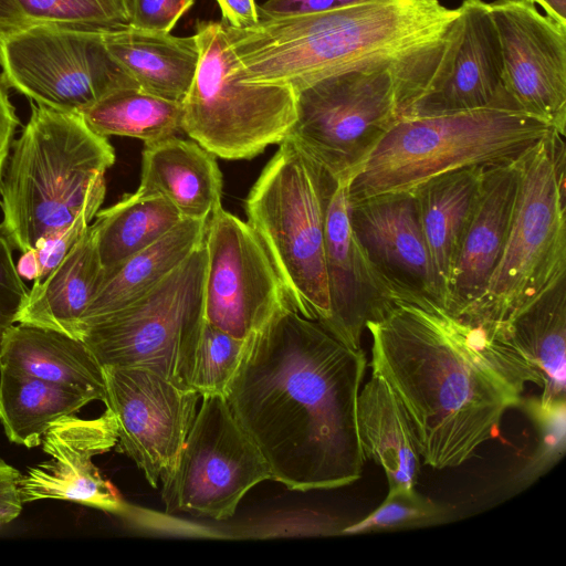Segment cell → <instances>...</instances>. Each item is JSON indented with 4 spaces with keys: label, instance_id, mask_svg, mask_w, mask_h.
<instances>
[{
    "label": "cell",
    "instance_id": "21",
    "mask_svg": "<svg viewBox=\"0 0 566 566\" xmlns=\"http://www.w3.org/2000/svg\"><path fill=\"white\" fill-rule=\"evenodd\" d=\"M486 167L473 166L449 171L410 190L417 201L439 302L443 307Z\"/></svg>",
    "mask_w": 566,
    "mask_h": 566
},
{
    "label": "cell",
    "instance_id": "4",
    "mask_svg": "<svg viewBox=\"0 0 566 566\" xmlns=\"http://www.w3.org/2000/svg\"><path fill=\"white\" fill-rule=\"evenodd\" d=\"M11 148L0 186V232L11 248L25 252L66 229L93 198L105 195L115 151L81 114L34 103Z\"/></svg>",
    "mask_w": 566,
    "mask_h": 566
},
{
    "label": "cell",
    "instance_id": "42",
    "mask_svg": "<svg viewBox=\"0 0 566 566\" xmlns=\"http://www.w3.org/2000/svg\"><path fill=\"white\" fill-rule=\"evenodd\" d=\"M223 22L230 27L245 29L260 21L254 0H217Z\"/></svg>",
    "mask_w": 566,
    "mask_h": 566
},
{
    "label": "cell",
    "instance_id": "33",
    "mask_svg": "<svg viewBox=\"0 0 566 566\" xmlns=\"http://www.w3.org/2000/svg\"><path fill=\"white\" fill-rule=\"evenodd\" d=\"M250 338H237L205 319L189 387L200 397L223 395L235 375Z\"/></svg>",
    "mask_w": 566,
    "mask_h": 566
},
{
    "label": "cell",
    "instance_id": "30",
    "mask_svg": "<svg viewBox=\"0 0 566 566\" xmlns=\"http://www.w3.org/2000/svg\"><path fill=\"white\" fill-rule=\"evenodd\" d=\"M95 218L91 228L102 272L150 245L184 219L165 197L139 189L98 210Z\"/></svg>",
    "mask_w": 566,
    "mask_h": 566
},
{
    "label": "cell",
    "instance_id": "38",
    "mask_svg": "<svg viewBox=\"0 0 566 566\" xmlns=\"http://www.w3.org/2000/svg\"><path fill=\"white\" fill-rule=\"evenodd\" d=\"M193 0H128L130 27L170 32Z\"/></svg>",
    "mask_w": 566,
    "mask_h": 566
},
{
    "label": "cell",
    "instance_id": "36",
    "mask_svg": "<svg viewBox=\"0 0 566 566\" xmlns=\"http://www.w3.org/2000/svg\"><path fill=\"white\" fill-rule=\"evenodd\" d=\"M104 197L105 195H99L93 198L66 229L43 240L34 249L39 263V275L33 283L43 281L81 239L98 212Z\"/></svg>",
    "mask_w": 566,
    "mask_h": 566
},
{
    "label": "cell",
    "instance_id": "40",
    "mask_svg": "<svg viewBox=\"0 0 566 566\" xmlns=\"http://www.w3.org/2000/svg\"><path fill=\"white\" fill-rule=\"evenodd\" d=\"M21 472L0 459V524L19 516L22 501L19 493Z\"/></svg>",
    "mask_w": 566,
    "mask_h": 566
},
{
    "label": "cell",
    "instance_id": "3",
    "mask_svg": "<svg viewBox=\"0 0 566 566\" xmlns=\"http://www.w3.org/2000/svg\"><path fill=\"white\" fill-rule=\"evenodd\" d=\"M458 14V8L439 0H364L333 11L260 19L245 29L222 24L241 81L296 93L358 66L437 54Z\"/></svg>",
    "mask_w": 566,
    "mask_h": 566
},
{
    "label": "cell",
    "instance_id": "41",
    "mask_svg": "<svg viewBox=\"0 0 566 566\" xmlns=\"http://www.w3.org/2000/svg\"><path fill=\"white\" fill-rule=\"evenodd\" d=\"M19 123L14 107L9 101L3 84L0 81V186Z\"/></svg>",
    "mask_w": 566,
    "mask_h": 566
},
{
    "label": "cell",
    "instance_id": "31",
    "mask_svg": "<svg viewBox=\"0 0 566 566\" xmlns=\"http://www.w3.org/2000/svg\"><path fill=\"white\" fill-rule=\"evenodd\" d=\"M81 115L101 136L133 137L145 144L182 130L181 103L153 95L138 85L112 92Z\"/></svg>",
    "mask_w": 566,
    "mask_h": 566
},
{
    "label": "cell",
    "instance_id": "20",
    "mask_svg": "<svg viewBox=\"0 0 566 566\" xmlns=\"http://www.w3.org/2000/svg\"><path fill=\"white\" fill-rule=\"evenodd\" d=\"M517 188V160L485 168L444 307L451 314L459 316L483 292L492 275L510 231Z\"/></svg>",
    "mask_w": 566,
    "mask_h": 566
},
{
    "label": "cell",
    "instance_id": "32",
    "mask_svg": "<svg viewBox=\"0 0 566 566\" xmlns=\"http://www.w3.org/2000/svg\"><path fill=\"white\" fill-rule=\"evenodd\" d=\"M40 25L98 33L128 29V0H0V40Z\"/></svg>",
    "mask_w": 566,
    "mask_h": 566
},
{
    "label": "cell",
    "instance_id": "6",
    "mask_svg": "<svg viewBox=\"0 0 566 566\" xmlns=\"http://www.w3.org/2000/svg\"><path fill=\"white\" fill-rule=\"evenodd\" d=\"M555 129L517 108L399 118L346 187L348 203L410 191L458 169L517 160Z\"/></svg>",
    "mask_w": 566,
    "mask_h": 566
},
{
    "label": "cell",
    "instance_id": "34",
    "mask_svg": "<svg viewBox=\"0 0 566 566\" xmlns=\"http://www.w3.org/2000/svg\"><path fill=\"white\" fill-rule=\"evenodd\" d=\"M452 509L417 490L388 493L384 502L364 518L342 527L339 534H366L412 530L446 523Z\"/></svg>",
    "mask_w": 566,
    "mask_h": 566
},
{
    "label": "cell",
    "instance_id": "25",
    "mask_svg": "<svg viewBox=\"0 0 566 566\" xmlns=\"http://www.w3.org/2000/svg\"><path fill=\"white\" fill-rule=\"evenodd\" d=\"M102 273L91 224L57 266L33 283L15 316V323L54 329L82 337V317Z\"/></svg>",
    "mask_w": 566,
    "mask_h": 566
},
{
    "label": "cell",
    "instance_id": "14",
    "mask_svg": "<svg viewBox=\"0 0 566 566\" xmlns=\"http://www.w3.org/2000/svg\"><path fill=\"white\" fill-rule=\"evenodd\" d=\"M105 405L116 420L117 444L153 488L174 468L200 396L150 370L103 367Z\"/></svg>",
    "mask_w": 566,
    "mask_h": 566
},
{
    "label": "cell",
    "instance_id": "39",
    "mask_svg": "<svg viewBox=\"0 0 566 566\" xmlns=\"http://www.w3.org/2000/svg\"><path fill=\"white\" fill-rule=\"evenodd\" d=\"M364 0H266L258 7L260 19L319 13L356 4Z\"/></svg>",
    "mask_w": 566,
    "mask_h": 566
},
{
    "label": "cell",
    "instance_id": "13",
    "mask_svg": "<svg viewBox=\"0 0 566 566\" xmlns=\"http://www.w3.org/2000/svg\"><path fill=\"white\" fill-rule=\"evenodd\" d=\"M205 247L207 322L247 339L289 305L276 270L248 222L220 206L208 220Z\"/></svg>",
    "mask_w": 566,
    "mask_h": 566
},
{
    "label": "cell",
    "instance_id": "35",
    "mask_svg": "<svg viewBox=\"0 0 566 566\" xmlns=\"http://www.w3.org/2000/svg\"><path fill=\"white\" fill-rule=\"evenodd\" d=\"M520 407L537 431L535 452L516 476L526 486L548 472L566 451V398L542 401L539 397L522 399Z\"/></svg>",
    "mask_w": 566,
    "mask_h": 566
},
{
    "label": "cell",
    "instance_id": "15",
    "mask_svg": "<svg viewBox=\"0 0 566 566\" xmlns=\"http://www.w3.org/2000/svg\"><path fill=\"white\" fill-rule=\"evenodd\" d=\"M488 6L506 93L518 109L565 136L566 25L527 0H494Z\"/></svg>",
    "mask_w": 566,
    "mask_h": 566
},
{
    "label": "cell",
    "instance_id": "7",
    "mask_svg": "<svg viewBox=\"0 0 566 566\" xmlns=\"http://www.w3.org/2000/svg\"><path fill=\"white\" fill-rule=\"evenodd\" d=\"M556 130L517 159L510 231L483 292L458 316L502 342L510 322L566 275L565 142Z\"/></svg>",
    "mask_w": 566,
    "mask_h": 566
},
{
    "label": "cell",
    "instance_id": "17",
    "mask_svg": "<svg viewBox=\"0 0 566 566\" xmlns=\"http://www.w3.org/2000/svg\"><path fill=\"white\" fill-rule=\"evenodd\" d=\"M41 444L50 458L21 475L19 493L23 504L51 499L114 514L127 512L119 492L92 461L117 444V424L108 408L94 419L74 415L59 419L43 434Z\"/></svg>",
    "mask_w": 566,
    "mask_h": 566
},
{
    "label": "cell",
    "instance_id": "2",
    "mask_svg": "<svg viewBox=\"0 0 566 566\" xmlns=\"http://www.w3.org/2000/svg\"><path fill=\"white\" fill-rule=\"evenodd\" d=\"M370 367L400 402L424 464L442 470L470 460L500 433L539 374L509 344L451 314L434 298L392 293L366 323Z\"/></svg>",
    "mask_w": 566,
    "mask_h": 566
},
{
    "label": "cell",
    "instance_id": "10",
    "mask_svg": "<svg viewBox=\"0 0 566 566\" xmlns=\"http://www.w3.org/2000/svg\"><path fill=\"white\" fill-rule=\"evenodd\" d=\"M205 243L127 306L85 326L81 339L102 367H137L190 388L205 322Z\"/></svg>",
    "mask_w": 566,
    "mask_h": 566
},
{
    "label": "cell",
    "instance_id": "37",
    "mask_svg": "<svg viewBox=\"0 0 566 566\" xmlns=\"http://www.w3.org/2000/svg\"><path fill=\"white\" fill-rule=\"evenodd\" d=\"M28 292L13 262L11 245L0 232V346L6 332L15 324Z\"/></svg>",
    "mask_w": 566,
    "mask_h": 566
},
{
    "label": "cell",
    "instance_id": "44",
    "mask_svg": "<svg viewBox=\"0 0 566 566\" xmlns=\"http://www.w3.org/2000/svg\"><path fill=\"white\" fill-rule=\"evenodd\" d=\"M553 20L566 25V0H527Z\"/></svg>",
    "mask_w": 566,
    "mask_h": 566
},
{
    "label": "cell",
    "instance_id": "26",
    "mask_svg": "<svg viewBox=\"0 0 566 566\" xmlns=\"http://www.w3.org/2000/svg\"><path fill=\"white\" fill-rule=\"evenodd\" d=\"M102 36L111 56L142 90L172 102L184 101L199 60L195 34L176 36L128 28Z\"/></svg>",
    "mask_w": 566,
    "mask_h": 566
},
{
    "label": "cell",
    "instance_id": "27",
    "mask_svg": "<svg viewBox=\"0 0 566 566\" xmlns=\"http://www.w3.org/2000/svg\"><path fill=\"white\" fill-rule=\"evenodd\" d=\"M356 422L363 454L384 470L388 493L416 490L420 455L412 429L381 377L371 375L359 391Z\"/></svg>",
    "mask_w": 566,
    "mask_h": 566
},
{
    "label": "cell",
    "instance_id": "12",
    "mask_svg": "<svg viewBox=\"0 0 566 566\" xmlns=\"http://www.w3.org/2000/svg\"><path fill=\"white\" fill-rule=\"evenodd\" d=\"M2 83L36 105L82 114L112 92L137 85L102 33L33 27L0 40Z\"/></svg>",
    "mask_w": 566,
    "mask_h": 566
},
{
    "label": "cell",
    "instance_id": "8",
    "mask_svg": "<svg viewBox=\"0 0 566 566\" xmlns=\"http://www.w3.org/2000/svg\"><path fill=\"white\" fill-rule=\"evenodd\" d=\"M337 184L285 138L244 203L247 222L268 252L289 306L322 326L331 315L325 217Z\"/></svg>",
    "mask_w": 566,
    "mask_h": 566
},
{
    "label": "cell",
    "instance_id": "11",
    "mask_svg": "<svg viewBox=\"0 0 566 566\" xmlns=\"http://www.w3.org/2000/svg\"><path fill=\"white\" fill-rule=\"evenodd\" d=\"M200 398L179 458L160 478L161 499L167 513L222 521L235 513L253 486L272 475L226 397Z\"/></svg>",
    "mask_w": 566,
    "mask_h": 566
},
{
    "label": "cell",
    "instance_id": "19",
    "mask_svg": "<svg viewBox=\"0 0 566 566\" xmlns=\"http://www.w3.org/2000/svg\"><path fill=\"white\" fill-rule=\"evenodd\" d=\"M346 187L336 185L326 208L325 266L331 315L323 327L343 344L358 349L366 323L384 314L392 293L353 233Z\"/></svg>",
    "mask_w": 566,
    "mask_h": 566
},
{
    "label": "cell",
    "instance_id": "18",
    "mask_svg": "<svg viewBox=\"0 0 566 566\" xmlns=\"http://www.w3.org/2000/svg\"><path fill=\"white\" fill-rule=\"evenodd\" d=\"M348 218L368 262L391 293L421 294L439 302L412 191L384 193L348 203Z\"/></svg>",
    "mask_w": 566,
    "mask_h": 566
},
{
    "label": "cell",
    "instance_id": "1",
    "mask_svg": "<svg viewBox=\"0 0 566 566\" xmlns=\"http://www.w3.org/2000/svg\"><path fill=\"white\" fill-rule=\"evenodd\" d=\"M366 367L361 348L289 305L250 337L224 397L272 480L304 492L361 478L356 407Z\"/></svg>",
    "mask_w": 566,
    "mask_h": 566
},
{
    "label": "cell",
    "instance_id": "29",
    "mask_svg": "<svg viewBox=\"0 0 566 566\" xmlns=\"http://www.w3.org/2000/svg\"><path fill=\"white\" fill-rule=\"evenodd\" d=\"M93 400L91 391L28 375L1 370L0 421L8 439L33 448L59 419L74 415Z\"/></svg>",
    "mask_w": 566,
    "mask_h": 566
},
{
    "label": "cell",
    "instance_id": "43",
    "mask_svg": "<svg viewBox=\"0 0 566 566\" xmlns=\"http://www.w3.org/2000/svg\"><path fill=\"white\" fill-rule=\"evenodd\" d=\"M15 268L21 277L35 281L39 275V263L34 249L22 252Z\"/></svg>",
    "mask_w": 566,
    "mask_h": 566
},
{
    "label": "cell",
    "instance_id": "22",
    "mask_svg": "<svg viewBox=\"0 0 566 566\" xmlns=\"http://www.w3.org/2000/svg\"><path fill=\"white\" fill-rule=\"evenodd\" d=\"M138 189L165 197L184 219L208 220L221 206L222 175L214 155L172 136L145 144Z\"/></svg>",
    "mask_w": 566,
    "mask_h": 566
},
{
    "label": "cell",
    "instance_id": "16",
    "mask_svg": "<svg viewBox=\"0 0 566 566\" xmlns=\"http://www.w3.org/2000/svg\"><path fill=\"white\" fill-rule=\"evenodd\" d=\"M458 9L438 69L403 117L517 108L502 83L500 44L488 2L463 0Z\"/></svg>",
    "mask_w": 566,
    "mask_h": 566
},
{
    "label": "cell",
    "instance_id": "23",
    "mask_svg": "<svg viewBox=\"0 0 566 566\" xmlns=\"http://www.w3.org/2000/svg\"><path fill=\"white\" fill-rule=\"evenodd\" d=\"M208 220L182 219L150 245L102 272L82 317V334L85 326L138 300L171 274L205 243Z\"/></svg>",
    "mask_w": 566,
    "mask_h": 566
},
{
    "label": "cell",
    "instance_id": "28",
    "mask_svg": "<svg viewBox=\"0 0 566 566\" xmlns=\"http://www.w3.org/2000/svg\"><path fill=\"white\" fill-rule=\"evenodd\" d=\"M502 342L539 374L542 401L566 398V275L510 322Z\"/></svg>",
    "mask_w": 566,
    "mask_h": 566
},
{
    "label": "cell",
    "instance_id": "5",
    "mask_svg": "<svg viewBox=\"0 0 566 566\" xmlns=\"http://www.w3.org/2000/svg\"><path fill=\"white\" fill-rule=\"evenodd\" d=\"M444 49L410 62L350 69L296 92V118L285 138L348 185L429 86Z\"/></svg>",
    "mask_w": 566,
    "mask_h": 566
},
{
    "label": "cell",
    "instance_id": "24",
    "mask_svg": "<svg viewBox=\"0 0 566 566\" xmlns=\"http://www.w3.org/2000/svg\"><path fill=\"white\" fill-rule=\"evenodd\" d=\"M0 368L96 394L105 402L103 367L82 339L15 323L0 346Z\"/></svg>",
    "mask_w": 566,
    "mask_h": 566
},
{
    "label": "cell",
    "instance_id": "9",
    "mask_svg": "<svg viewBox=\"0 0 566 566\" xmlns=\"http://www.w3.org/2000/svg\"><path fill=\"white\" fill-rule=\"evenodd\" d=\"M199 60L181 102L182 132L222 159H251L281 144L296 118V94L235 75L222 22L198 21Z\"/></svg>",
    "mask_w": 566,
    "mask_h": 566
}]
</instances>
